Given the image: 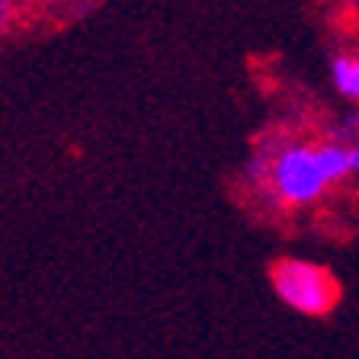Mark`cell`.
I'll list each match as a JSON object with an SVG mask.
<instances>
[{
  "mask_svg": "<svg viewBox=\"0 0 359 359\" xmlns=\"http://www.w3.org/2000/svg\"><path fill=\"white\" fill-rule=\"evenodd\" d=\"M257 173L269 196L285 209H308L334 187L318 154V142H283L269 157H257Z\"/></svg>",
  "mask_w": 359,
  "mask_h": 359,
  "instance_id": "obj_1",
  "label": "cell"
},
{
  "mask_svg": "<svg viewBox=\"0 0 359 359\" xmlns=\"http://www.w3.org/2000/svg\"><path fill=\"white\" fill-rule=\"evenodd\" d=\"M273 289H276L279 302L308 318H324L337 308L340 302V285H337L334 273L324 269L321 263L302 260V257H283L269 269Z\"/></svg>",
  "mask_w": 359,
  "mask_h": 359,
  "instance_id": "obj_2",
  "label": "cell"
},
{
  "mask_svg": "<svg viewBox=\"0 0 359 359\" xmlns=\"http://www.w3.org/2000/svg\"><path fill=\"white\" fill-rule=\"evenodd\" d=\"M318 154H321L324 161V170H327L330 183H346V180L353 177V161H350V142L346 138H337V135H330V138H324V142H318Z\"/></svg>",
  "mask_w": 359,
  "mask_h": 359,
  "instance_id": "obj_3",
  "label": "cell"
},
{
  "mask_svg": "<svg viewBox=\"0 0 359 359\" xmlns=\"http://www.w3.org/2000/svg\"><path fill=\"white\" fill-rule=\"evenodd\" d=\"M330 83L344 100L359 103V52L337 55L330 61Z\"/></svg>",
  "mask_w": 359,
  "mask_h": 359,
  "instance_id": "obj_4",
  "label": "cell"
},
{
  "mask_svg": "<svg viewBox=\"0 0 359 359\" xmlns=\"http://www.w3.org/2000/svg\"><path fill=\"white\" fill-rule=\"evenodd\" d=\"M16 13H20V0H0V36L16 22Z\"/></svg>",
  "mask_w": 359,
  "mask_h": 359,
  "instance_id": "obj_5",
  "label": "cell"
},
{
  "mask_svg": "<svg viewBox=\"0 0 359 359\" xmlns=\"http://www.w3.org/2000/svg\"><path fill=\"white\" fill-rule=\"evenodd\" d=\"M350 142V161H353V177H359V138H346Z\"/></svg>",
  "mask_w": 359,
  "mask_h": 359,
  "instance_id": "obj_6",
  "label": "cell"
},
{
  "mask_svg": "<svg viewBox=\"0 0 359 359\" xmlns=\"http://www.w3.org/2000/svg\"><path fill=\"white\" fill-rule=\"evenodd\" d=\"M32 4H39V0H32Z\"/></svg>",
  "mask_w": 359,
  "mask_h": 359,
  "instance_id": "obj_7",
  "label": "cell"
}]
</instances>
